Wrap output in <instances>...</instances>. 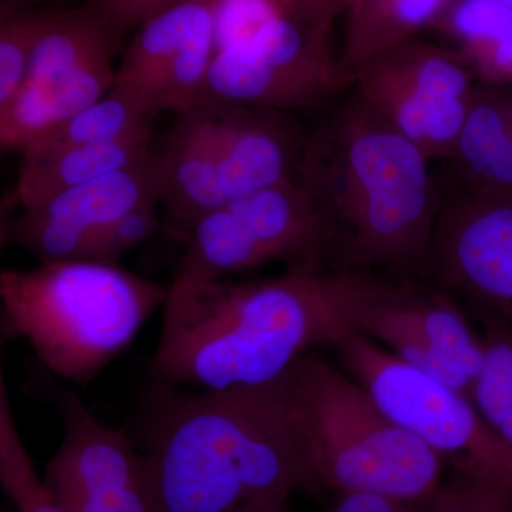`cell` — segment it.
Segmentation results:
<instances>
[{"mask_svg":"<svg viewBox=\"0 0 512 512\" xmlns=\"http://www.w3.org/2000/svg\"><path fill=\"white\" fill-rule=\"evenodd\" d=\"M158 512H234L269 494L319 493L284 375L262 386L184 390L158 383L136 439Z\"/></svg>","mask_w":512,"mask_h":512,"instance_id":"1","label":"cell"},{"mask_svg":"<svg viewBox=\"0 0 512 512\" xmlns=\"http://www.w3.org/2000/svg\"><path fill=\"white\" fill-rule=\"evenodd\" d=\"M349 332L340 269L292 268L254 282L174 278L150 372L200 390L262 386Z\"/></svg>","mask_w":512,"mask_h":512,"instance_id":"2","label":"cell"},{"mask_svg":"<svg viewBox=\"0 0 512 512\" xmlns=\"http://www.w3.org/2000/svg\"><path fill=\"white\" fill-rule=\"evenodd\" d=\"M430 163L355 93L305 134L296 181L328 222L336 268L424 278L441 205Z\"/></svg>","mask_w":512,"mask_h":512,"instance_id":"3","label":"cell"},{"mask_svg":"<svg viewBox=\"0 0 512 512\" xmlns=\"http://www.w3.org/2000/svg\"><path fill=\"white\" fill-rule=\"evenodd\" d=\"M167 296L168 286L101 262L3 269L2 335L28 342L53 375L83 384L131 345Z\"/></svg>","mask_w":512,"mask_h":512,"instance_id":"4","label":"cell"},{"mask_svg":"<svg viewBox=\"0 0 512 512\" xmlns=\"http://www.w3.org/2000/svg\"><path fill=\"white\" fill-rule=\"evenodd\" d=\"M303 451L320 490L420 504L446 461L403 430L348 372L306 353L284 373Z\"/></svg>","mask_w":512,"mask_h":512,"instance_id":"5","label":"cell"},{"mask_svg":"<svg viewBox=\"0 0 512 512\" xmlns=\"http://www.w3.org/2000/svg\"><path fill=\"white\" fill-rule=\"evenodd\" d=\"M333 349L346 372L397 426L436 451L457 474L512 493V450L495 436L470 397L360 333L349 332Z\"/></svg>","mask_w":512,"mask_h":512,"instance_id":"6","label":"cell"},{"mask_svg":"<svg viewBox=\"0 0 512 512\" xmlns=\"http://www.w3.org/2000/svg\"><path fill=\"white\" fill-rule=\"evenodd\" d=\"M340 286L352 332L470 397L483 338L454 296L426 278L352 269H342Z\"/></svg>","mask_w":512,"mask_h":512,"instance_id":"7","label":"cell"},{"mask_svg":"<svg viewBox=\"0 0 512 512\" xmlns=\"http://www.w3.org/2000/svg\"><path fill=\"white\" fill-rule=\"evenodd\" d=\"M175 279H227L269 262L336 269L328 222L296 180L227 202L188 234Z\"/></svg>","mask_w":512,"mask_h":512,"instance_id":"8","label":"cell"},{"mask_svg":"<svg viewBox=\"0 0 512 512\" xmlns=\"http://www.w3.org/2000/svg\"><path fill=\"white\" fill-rule=\"evenodd\" d=\"M333 22L282 13L215 53L201 106L242 104L296 113L318 109L349 82L330 47Z\"/></svg>","mask_w":512,"mask_h":512,"instance_id":"9","label":"cell"},{"mask_svg":"<svg viewBox=\"0 0 512 512\" xmlns=\"http://www.w3.org/2000/svg\"><path fill=\"white\" fill-rule=\"evenodd\" d=\"M349 83L370 110L430 161H447L453 154L477 84L457 50L416 37L360 64Z\"/></svg>","mask_w":512,"mask_h":512,"instance_id":"10","label":"cell"},{"mask_svg":"<svg viewBox=\"0 0 512 512\" xmlns=\"http://www.w3.org/2000/svg\"><path fill=\"white\" fill-rule=\"evenodd\" d=\"M62 443L43 481L67 512H158L156 487L137 441L100 423L76 393L57 390Z\"/></svg>","mask_w":512,"mask_h":512,"instance_id":"11","label":"cell"},{"mask_svg":"<svg viewBox=\"0 0 512 512\" xmlns=\"http://www.w3.org/2000/svg\"><path fill=\"white\" fill-rule=\"evenodd\" d=\"M476 318L512 323V195L441 200L426 275Z\"/></svg>","mask_w":512,"mask_h":512,"instance_id":"12","label":"cell"},{"mask_svg":"<svg viewBox=\"0 0 512 512\" xmlns=\"http://www.w3.org/2000/svg\"><path fill=\"white\" fill-rule=\"evenodd\" d=\"M221 0H185L157 13L137 29L111 90L153 116L201 107L217 53Z\"/></svg>","mask_w":512,"mask_h":512,"instance_id":"13","label":"cell"},{"mask_svg":"<svg viewBox=\"0 0 512 512\" xmlns=\"http://www.w3.org/2000/svg\"><path fill=\"white\" fill-rule=\"evenodd\" d=\"M160 202L156 148L136 163L64 191L2 221L0 241L42 262L89 261L103 229L148 202Z\"/></svg>","mask_w":512,"mask_h":512,"instance_id":"14","label":"cell"},{"mask_svg":"<svg viewBox=\"0 0 512 512\" xmlns=\"http://www.w3.org/2000/svg\"><path fill=\"white\" fill-rule=\"evenodd\" d=\"M204 107L228 202L296 180L305 144L291 114L242 104Z\"/></svg>","mask_w":512,"mask_h":512,"instance_id":"15","label":"cell"},{"mask_svg":"<svg viewBox=\"0 0 512 512\" xmlns=\"http://www.w3.org/2000/svg\"><path fill=\"white\" fill-rule=\"evenodd\" d=\"M156 153L165 225L185 239L198 222L228 202L204 107L178 114Z\"/></svg>","mask_w":512,"mask_h":512,"instance_id":"16","label":"cell"},{"mask_svg":"<svg viewBox=\"0 0 512 512\" xmlns=\"http://www.w3.org/2000/svg\"><path fill=\"white\" fill-rule=\"evenodd\" d=\"M456 191L512 195V87L477 83L466 123L447 160Z\"/></svg>","mask_w":512,"mask_h":512,"instance_id":"17","label":"cell"},{"mask_svg":"<svg viewBox=\"0 0 512 512\" xmlns=\"http://www.w3.org/2000/svg\"><path fill=\"white\" fill-rule=\"evenodd\" d=\"M153 150V130L97 146L67 148L40 157H22L18 178L3 208L32 211L64 191L136 163Z\"/></svg>","mask_w":512,"mask_h":512,"instance_id":"18","label":"cell"},{"mask_svg":"<svg viewBox=\"0 0 512 512\" xmlns=\"http://www.w3.org/2000/svg\"><path fill=\"white\" fill-rule=\"evenodd\" d=\"M453 0H350L340 67L348 79L360 64L414 39L439 20ZM350 84V83H349Z\"/></svg>","mask_w":512,"mask_h":512,"instance_id":"19","label":"cell"},{"mask_svg":"<svg viewBox=\"0 0 512 512\" xmlns=\"http://www.w3.org/2000/svg\"><path fill=\"white\" fill-rule=\"evenodd\" d=\"M148 130H153L150 114L111 90L103 99L36 138L19 154L22 157L47 156L67 148L113 143Z\"/></svg>","mask_w":512,"mask_h":512,"instance_id":"20","label":"cell"},{"mask_svg":"<svg viewBox=\"0 0 512 512\" xmlns=\"http://www.w3.org/2000/svg\"><path fill=\"white\" fill-rule=\"evenodd\" d=\"M477 319L484 329V359L470 399L495 436L512 450V323L494 316Z\"/></svg>","mask_w":512,"mask_h":512,"instance_id":"21","label":"cell"},{"mask_svg":"<svg viewBox=\"0 0 512 512\" xmlns=\"http://www.w3.org/2000/svg\"><path fill=\"white\" fill-rule=\"evenodd\" d=\"M0 484L18 512H67L37 476L13 416L5 377H0Z\"/></svg>","mask_w":512,"mask_h":512,"instance_id":"22","label":"cell"},{"mask_svg":"<svg viewBox=\"0 0 512 512\" xmlns=\"http://www.w3.org/2000/svg\"><path fill=\"white\" fill-rule=\"evenodd\" d=\"M45 19L46 12L33 10L0 18V109L8 106L25 86Z\"/></svg>","mask_w":512,"mask_h":512,"instance_id":"23","label":"cell"},{"mask_svg":"<svg viewBox=\"0 0 512 512\" xmlns=\"http://www.w3.org/2000/svg\"><path fill=\"white\" fill-rule=\"evenodd\" d=\"M417 507L419 512H512V493L500 485L457 474Z\"/></svg>","mask_w":512,"mask_h":512,"instance_id":"24","label":"cell"},{"mask_svg":"<svg viewBox=\"0 0 512 512\" xmlns=\"http://www.w3.org/2000/svg\"><path fill=\"white\" fill-rule=\"evenodd\" d=\"M158 208L160 202H148L111 222L97 238L89 261L119 265L124 255L143 244L160 228Z\"/></svg>","mask_w":512,"mask_h":512,"instance_id":"25","label":"cell"},{"mask_svg":"<svg viewBox=\"0 0 512 512\" xmlns=\"http://www.w3.org/2000/svg\"><path fill=\"white\" fill-rule=\"evenodd\" d=\"M185 0H86V8L100 20L114 43L140 28L157 13Z\"/></svg>","mask_w":512,"mask_h":512,"instance_id":"26","label":"cell"},{"mask_svg":"<svg viewBox=\"0 0 512 512\" xmlns=\"http://www.w3.org/2000/svg\"><path fill=\"white\" fill-rule=\"evenodd\" d=\"M458 53L480 82L512 87V25L495 39Z\"/></svg>","mask_w":512,"mask_h":512,"instance_id":"27","label":"cell"},{"mask_svg":"<svg viewBox=\"0 0 512 512\" xmlns=\"http://www.w3.org/2000/svg\"><path fill=\"white\" fill-rule=\"evenodd\" d=\"M329 512H419V507L376 494H340Z\"/></svg>","mask_w":512,"mask_h":512,"instance_id":"28","label":"cell"},{"mask_svg":"<svg viewBox=\"0 0 512 512\" xmlns=\"http://www.w3.org/2000/svg\"><path fill=\"white\" fill-rule=\"evenodd\" d=\"M286 15L306 23L319 25L322 22H333L336 15L333 12L332 0H275Z\"/></svg>","mask_w":512,"mask_h":512,"instance_id":"29","label":"cell"},{"mask_svg":"<svg viewBox=\"0 0 512 512\" xmlns=\"http://www.w3.org/2000/svg\"><path fill=\"white\" fill-rule=\"evenodd\" d=\"M292 495L288 494H269L262 497L254 498L238 508L234 512H292L291 500Z\"/></svg>","mask_w":512,"mask_h":512,"instance_id":"30","label":"cell"},{"mask_svg":"<svg viewBox=\"0 0 512 512\" xmlns=\"http://www.w3.org/2000/svg\"><path fill=\"white\" fill-rule=\"evenodd\" d=\"M26 2H29V0H0V8H2V16L0 18H6V16L20 12V10H23L22 6Z\"/></svg>","mask_w":512,"mask_h":512,"instance_id":"31","label":"cell"},{"mask_svg":"<svg viewBox=\"0 0 512 512\" xmlns=\"http://www.w3.org/2000/svg\"><path fill=\"white\" fill-rule=\"evenodd\" d=\"M349 2L350 0H332L333 12H335V15L338 16L340 13L345 12L346 6H348Z\"/></svg>","mask_w":512,"mask_h":512,"instance_id":"32","label":"cell"},{"mask_svg":"<svg viewBox=\"0 0 512 512\" xmlns=\"http://www.w3.org/2000/svg\"><path fill=\"white\" fill-rule=\"evenodd\" d=\"M500 2H503L504 5L510 6V8H512V0H500Z\"/></svg>","mask_w":512,"mask_h":512,"instance_id":"33","label":"cell"}]
</instances>
